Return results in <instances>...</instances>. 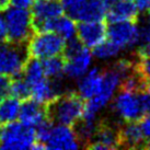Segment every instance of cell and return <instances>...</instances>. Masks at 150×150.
I'll list each match as a JSON object with an SVG mask.
<instances>
[{"instance_id": "cell-14", "label": "cell", "mask_w": 150, "mask_h": 150, "mask_svg": "<svg viewBox=\"0 0 150 150\" xmlns=\"http://www.w3.org/2000/svg\"><path fill=\"white\" fill-rule=\"evenodd\" d=\"M87 147L94 150H108L118 148L121 147L120 132L108 124L99 123L91 140L88 142Z\"/></svg>"}, {"instance_id": "cell-3", "label": "cell", "mask_w": 150, "mask_h": 150, "mask_svg": "<svg viewBox=\"0 0 150 150\" xmlns=\"http://www.w3.org/2000/svg\"><path fill=\"white\" fill-rule=\"evenodd\" d=\"M4 19L8 42L18 45L28 42L34 31L32 16L28 9L13 6L10 8L8 7L6 9Z\"/></svg>"}, {"instance_id": "cell-8", "label": "cell", "mask_w": 150, "mask_h": 150, "mask_svg": "<svg viewBox=\"0 0 150 150\" xmlns=\"http://www.w3.org/2000/svg\"><path fill=\"white\" fill-rule=\"evenodd\" d=\"M28 57L26 50H23L18 44L0 42V75L18 77L22 74Z\"/></svg>"}, {"instance_id": "cell-22", "label": "cell", "mask_w": 150, "mask_h": 150, "mask_svg": "<svg viewBox=\"0 0 150 150\" xmlns=\"http://www.w3.org/2000/svg\"><path fill=\"white\" fill-rule=\"evenodd\" d=\"M43 70L45 77L50 79H59L64 75V58L60 56H55L50 58L43 59Z\"/></svg>"}, {"instance_id": "cell-2", "label": "cell", "mask_w": 150, "mask_h": 150, "mask_svg": "<svg viewBox=\"0 0 150 150\" xmlns=\"http://www.w3.org/2000/svg\"><path fill=\"white\" fill-rule=\"evenodd\" d=\"M83 110V99L75 92L59 96L46 105L48 120L66 126L77 125L82 117Z\"/></svg>"}, {"instance_id": "cell-24", "label": "cell", "mask_w": 150, "mask_h": 150, "mask_svg": "<svg viewBox=\"0 0 150 150\" xmlns=\"http://www.w3.org/2000/svg\"><path fill=\"white\" fill-rule=\"evenodd\" d=\"M9 93L18 100L30 99V86L24 79H14L10 81Z\"/></svg>"}, {"instance_id": "cell-28", "label": "cell", "mask_w": 150, "mask_h": 150, "mask_svg": "<svg viewBox=\"0 0 150 150\" xmlns=\"http://www.w3.org/2000/svg\"><path fill=\"white\" fill-rule=\"evenodd\" d=\"M139 100H140V105H142V112L145 115L150 114V93H144L140 92L139 93Z\"/></svg>"}, {"instance_id": "cell-18", "label": "cell", "mask_w": 150, "mask_h": 150, "mask_svg": "<svg viewBox=\"0 0 150 150\" xmlns=\"http://www.w3.org/2000/svg\"><path fill=\"white\" fill-rule=\"evenodd\" d=\"M102 71L98 68L89 69L81 78L78 83V94L82 99L89 100L96 96L102 86Z\"/></svg>"}, {"instance_id": "cell-19", "label": "cell", "mask_w": 150, "mask_h": 150, "mask_svg": "<svg viewBox=\"0 0 150 150\" xmlns=\"http://www.w3.org/2000/svg\"><path fill=\"white\" fill-rule=\"evenodd\" d=\"M120 142L121 146L127 148H139L145 142L140 124L136 122H127L120 130Z\"/></svg>"}, {"instance_id": "cell-30", "label": "cell", "mask_w": 150, "mask_h": 150, "mask_svg": "<svg viewBox=\"0 0 150 150\" xmlns=\"http://www.w3.org/2000/svg\"><path fill=\"white\" fill-rule=\"evenodd\" d=\"M35 0H10V4L13 7H18V8H23V9H29L32 7Z\"/></svg>"}, {"instance_id": "cell-15", "label": "cell", "mask_w": 150, "mask_h": 150, "mask_svg": "<svg viewBox=\"0 0 150 150\" xmlns=\"http://www.w3.org/2000/svg\"><path fill=\"white\" fill-rule=\"evenodd\" d=\"M139 11L130 0H108L105 17L110 22H136Z\"/></svg>"}, {"instance_id": "cell-32", "label": "cell", "mask_w": 150, "mask_h": 150, "mask_svg": "<svg viewBox=\"0 0 150 150\" xmlns=\"http://www.w3.org/2000/svg\"><path fill=\"white\" fill-rule=\"evenodd\" d=\"M7 40L6 35V24H4V19L2 13L0 11V42H4Z\"/></svg>"}, {"instance_id": "cell-33", "label": "cell", "mask_w": 150, "mask_h": 150, "mask_svg": "<svg viewBox=\"0 0 150 150\" xmlns=\"http://www.w3.org/2000/svg\"><path fill=\"white\" fill-rule=\"evenodd\" d=\"M10 4V0H0V11L6 10Z\"/></svg>"}, {"instance_id": "cell-23", "label": "cell", "mask_w": 150, "mask_h": 150, "mask_svg": "<svg viewBox=\"0 0 150 150\" xmlns=\"http://www.w3.org/2000/svg\"><path fill=\"white\" fill-rule=\"evenodd\" d=\"M121 50L110 40H104L93 48V56L100 60H108L115 58L120 54Z\"/></svg>"}, {"instance_id": "cell-31", "label": "cell", "mask_w": 150, "mask_h": 150, "mask_svg": "<svg viewBox=\"0 0 150 150\" xmlns=\"http://www.w3.org/2000/svg\"><path fill=\"white\" fill-rule=\"evenodd\" d=\"M133 2L139 12L147 11L150 7V0H133Z\"/></svg>"}, {"instance_id": "cell-25", "label": "cell", "mask_w": 150, "mask_h": 150, "mask_svg": "<svg viewBox=\"0 0 150 150\" xmlns=\"http://www.w3.org/2000/svg\"><path fill=\"white\" fill-rule=\"evenodd\" d=\"M138 55L150 53V23H144L138 28Z\"/></svg>"}, {"instance_id": "cell-5", "label": "cell", "mask_w": 150, "mask_h": 150, "mask_svg": "<svg viewBox=\"0 0 150 150\" xmlns=\"http://www.w3.org/2000/svg\"><path fill=\"white\" fill-rule=\"evenodd\" d=\"M36 132L35 128L14 121L1 126L0 148L1 149H35Z\"/></svg>"}, {"instance_id": "cell-26", "label": "cell", "mask_w": 150, "mask_h": 150, "mask_svg": "<svg viewBox=\"0 0 150 150\" xmlns=\"http://www.w3.org/2000/svg\"><path fill=\"white\" fill-rule=\"evenodd\" d=\"M135 70L142 79H150V53L138 55V60L134 64Z\"/></svg>"}, {"instance_id": "cell-1", "label": "cell", "mask_w": 150, "mask_h": 150, "mask_svg": "<svg viewBox=\"0 0 150 150\" xmlns=\"http://www.w3.org/2000/svg\"><path fill=\"white\" fill-rule=\"evenodd\" d=\"M36 147L35 149L71 150L80 147L79 138L71 126L56 124L52 125L50 120L35 128Z\"/></svg>"}, {"instance_id": "cell-17", "label": "cell", "mask_w": 150, "mask_h": 150, "mask_svg": "<svg viewBox=\"0 0 150 150\" xmlns=\"http://www.w3.org/2000/svg\"><path fill=\"white\" fill-rule=\"evenodd\" d=\"M36 31H50L59 35L65 41L74 40L77 33V25L75 20L69 16H59L40 26Z\"/></svg>"}, {"instance_id": "cell-13", "label": "cell", "mask_w": 150, "mask_h": 150, "mask_svg": "<svg viewBox=\"0 0 150 150\" xmlns=\"http://www.w3.org/2000/svg\"><path fill=\"white\" fill-rule=\"evenodd\" d=\"M60 91L62 87L58 83V79L44 77L30 86V99L46 106L60 96Z\"/></svg>"}, {"instance_id": "cell-4", "label": "cell", "mask_w": 150, "mask_h": 150, "mask_svg": "<svg viewBox=\"0 0 150 150\" xmlns=\"http://www.w3.org/2000/svg\"><path fill=\"white\" fill-rule=\"evenodd\" d=\"M26 43L28 56L40 60L60 56L66 47V41L50 31H38L30 36Z\"/></svg>"}, {"instance_id": "cell-20", "label": "cell", "mask_w": 150, "mask_h": 150, "mask_svg": "<svg viewBox=\"0 0 150 150\" xmlns=\"http://www.w3.org/2000/svg\"><path fill=\"white\" fill-rule=\"evenodd\" d=\"M20 100L17 98L9 96L0 100V125L4 126L9 123H12L19 117L20 113Z\"/></svg>"}, {"instance_id": "cell-35", "label": "cell", "mask_w": 150, "mask_h": 150, "mask_svg": "<svg viewBox=\"0 0 150 150\" xmlns=\"http://www.w3.org/2000/svg\"><path fill=\"white\" fill-rule=\"evenodd\" d=\"M148 10H149V17H150V7H149V9H148Z\"/></svg>"}, {"instance_id": "cell-11", "label": "cell", "mask_w": 150, "mask_h": 150, "mask_svg": "<svg viewBox=\"0 0 150 150\" xmlns=\"http://www.w3.org/2000/svg\"><path fill=\"white\" fill-rule=\"evenodd\" d=\"M78 41L88 48H94L103 42L108 35V28L102 20L81 21L77 26Z\"/></svg>"}, {"instance_id": "cell-12", "label": "cell", "mask_w": 150, "mask_h": 150, "mask_svg": "<svg viewBox=\"0 0 150 150\" xmlns=\"http://www.w3.org/2000/svg\"><path fill=\"white\" fill-rule=\"evenodd\" d=\"M64 8L60 0H35L32 4V21L34 30H38L44 23L62 16Z\"/></svg>"}, {"instance_id": "cell-6", "label": "cell", "mask_w": 150, "mask_h": 150, "mask_svg": "<svg viewBox=\"0 0 150 150\" xmlns=\"http://www.w3.org/2000/svg\"><path fill=\"white\" fill-rule=\"evenodd\" d=\"M68 42L64 50V74L71 79H79L91 68L92 54L75 38Z\"/></svg>"}, {"instance_id": "cell-34", "label": "cell", "mask_w": 150, "mask_h": 150, "mask_svg": "<svg viewBox=\"0 0 150 150\" xmlns=\"http://www.w3.org/2000/svg\"><path fill=\"white\" fill-rule=\"evenodd\" d=\"M145 90L148 93H150V79L146 80V82H145Z\"/></svg>"}, {"instance_id": "cell-29", "label": "cell", "mask_w": 150, "mask_h": 150, "mask_svg": "<svg viewBox=\"0 0 150 150\" xmlns=\"http://www.w3.org/2000/svg\"><path fill=\"white\" fill-rule=\"evenodd\" d=\"M10 81L9 77L4 75H0V100L4 99V96L9 93V87H10Z\"/></svg>"}, {"instance_id": "cell-27", "label": "cell", "mask_w": 150, "mask_h": 150, "mask_svg": "<svg viewBox=\"0 0 150 150\" xmlns=\"http://www.w3.org/2000/svg\"><path fill=\"white\" fill-rule=\"evenodd\" d=\"M140 127H142V135L145 138V142L148 144L147 147L150 148V114H147V116L142 118V123H140Z\"/></svg>"}, {"instance_id": "cell-10", "label": "cell", "mask_w": 150, "mask_h": 150, "mask_svg": "<svg viewBox=\"0 0 150 150\" xmlns=\"http://www.w3.org/2000/svg\"><path fill=\"white\" fill-rule=\"evenodd\" d=\"M106 36L121 50L133 48L137 45L138 26L132 21L111 22Z\"/></svg>"}, {"instance_id": "cell-7", "label": "cell", "mask_w": 150, "mask_h": 150, "mask_svg": "<svg viewBox=\"0 0 150 150\" xmlns=\"http://www.w3.org/2000/svg\"><path fill=\"white\" fill-rule=\"evenodd\" d=\"M64 12L78 21L103 20L108 10V0H60Z\"/></svg>"}, {"instance_id": "cell-21", "label": "cell", "mask_w": 150, "mask_h": 150, "mask_svg": "<svg viewBox=\"0 0 150 150\" xmlns=\"http://www.w3.org/2000/svg\"><path fill=\"white\" fill-rule=\"evenodd\" d=\"M22 72H23V79L29 83V86L45 77L42 62L40 59L31 58V57H30V59L28 58Z\"/></svg>"}, {"instance_id": "cell-9", "label": "cell", "mask_w": 150, "mask_h": 150, "mask_svg": "<svg viewBox=\"0 0 150 150\" xmlns=\"http://www.w3.org/2000/svg\"><path fill=\"white\" fill-rule=\"evenodd\" d=\"M140 92L121 89L113 101V110L117 116L124 122H137L145 116L142 112L140 100Z\"/></svg>"}, {"instance_id": "cell-16", "label": "cell", "mask_w": 150, "mask_h": 150, "mask_svg": "<svg viewBox=\"0 0 150 150\" xmlns=\"http://www.w3.org/2000/svg\"><path fill=\"white\" fill-rule=\"evenodd\" d=\"M19 118L24 125L36 128L38 126L48 120L46 106L35 102L32 99H26L20 108Z\"/></svg>"}]
</instances>
